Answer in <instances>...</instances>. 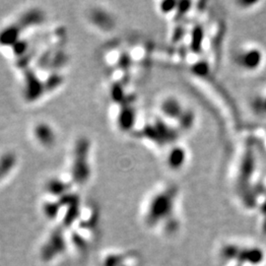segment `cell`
Returning <instances> with one entry per match:
<instances>
[{
  "mask_svg": "<svg viewBox=\"0 0 266 266\" xmlns=\"http://www.w3.org/2000/svg\"><path fill=\"white\" fill-rule=\"evenodd\" d=\"M251 112L262 119H266V87L257 90L250 98Z\"/></svg>",
  "mask_w": 266,
  "mask_h": 266,
  "instance_id": "3957f363",
  "label": "cell"
},
{
  "mask_svg": "<svg viewBox=\"0 0 266 266\" xmlns=\"http://www.w3.org/2000/svg\"><path fill=\"white\" fill-rule=\"evenodd\" d=\"M188 162V151L184 147L176 146L168 151L166 164L172 170L182 169Z\"/></svg>",
  "mask_w": 266,
  "mask_h": 266,
  "instance_id": "7a4b0ae2",
  "label": "cell"
},
{
  "mask_svg": "<svg viewBox=\"0 0 266 266\" xmlns=\"http://www.w3.org/2000/svg\"><path fill=\"white\" fill-rule=\"evenodd\" d=\"M234 67L243 74H254L266 64V51L257 43L245 42L237 46L231 55Z\"/></svg>",
  "mask_w": 266,
  "mask_h": 266,
  "instance_id": "6da1fadb",
  "label": "cell"
}]
</instances>
